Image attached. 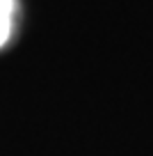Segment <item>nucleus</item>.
I'll return each instance as SVG.
<instances>
[{
    "label": "nucleus",
    "instance_id": "nucleus-1",
    "mask_svg": "<svg viewBox=\"0 0 153 156\" xmlns=\"http://www.w3.org/2000/svg\"><path fill=\"white\" fill-rule=\"evenodd\" d=\"M14 16V0H0V21H12Z\"/></svg>",
    "mask_w": 153,
    "mask_h": 156
},
{
    "label": "nucleus",
    "instance_id": "nucleus-2",
    "mask_svg": "<svg viewBox=\"0 0 153 156\" xmlns=\"http://www.w3.org/2000/svg\"><path fill=\"white\" fill-rule=\"evenodd\" d=\"M12 34V21H0V46L5 44Z\"/></svg>",
    "mask_w": 153,
    "mask_h": 156
}]
</instances>
